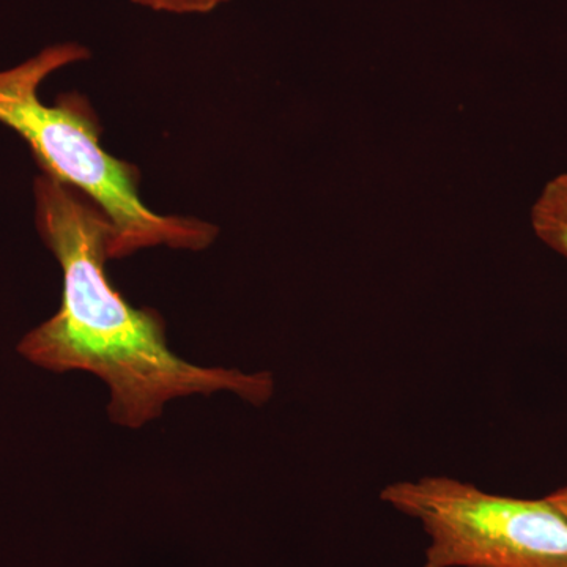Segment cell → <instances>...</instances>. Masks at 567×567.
<instances>
[{
  "label": "cell",
  "instance_id": "obj_5",
  "mask_svg": "<svg viewBox=\"0 0 567 567\" xmlns=\"http://www.w3.org/2000/svg\"><path fill=\"white\" fill-rule=\"evenodd\" d=\"M136 6L153 11L175 14H203L218 9L230 0H132Z\"/></svg>",
  "mask_w": 567,
  "mask_h": 567
},
{
  "label": "cell",
  "instance_id": "obj_1",
  "mask_svg": "<svg viewBox=\"0 0 567 567\" xmlns=\"http://www.w3.org/2000/svg\"><path fill=\"white\" fill-rule=\"evenodd\" d=\"M35 226L63 274L61 308L22 338L18 352L54 372L84 371L110 386L111 420L140 429L173 399L229 391L252 405L275 393L270 372L203 368L167 346L166 324L137 309L106 274L110 219L80 189L41 173L33 182Z\"/></svg>",
  "mask_w": 567,
  "mask_h": 567
},
{
  "label": "cell",
  "instance_id": "obj_3",
  "mask_svg": "<svg viewBox=\"0 0 567 567\" xmlns=\"http://www.w3.org/2000/svg\"><path fill=\"white\" fill-rule=\"evenodd\" d=\"M380 498L423 528V567H567V517L547 498L445 476L388 484Z\"/></svg>",
  "mask_w": 567,
  "mask_h": 567
},
{
  "label": "cell",
  "instance_id": "obj_2",
  "mask_svg": "<svg viewBox=\"0 0 567 567\" xmlns=\"http://www.w3.org/2000/svg\"><path fill=\"white\" fill-rule=\"evenodd\" d=\"M89 58V48L66 41L0 70V125L28 144L41 173L80 189L106 215L114 229L111 259L155 246L208 248L218 227L192 216L159 215L144 204L140 169L104 151L102 125L85 96L63 93L52 104L40 99L41 84L52 73Z\"/></svg>",
  "mask_w": 567,
  "mask_h": 567
},
{
  "label": "cell",
  "instance_id": "obj_4",
  "mask_svg": "<svg viewBox=\"0 0 567 567\" xmlns=\"http://www.w3.org/2000/svg\"><path fill=\"white\" fill-rule=\"evenodd\" d=\"M532 226L544 245L567 260V174L544 186L532 208Z\"/></svg>",
  "mask_w": 567,
  "mask_h": 567
},
{
  "label": "cell",
  "instance_id": "obj_6",
  "mask_svg": "<svg viewBox=\"0 0 567 567\" xmlns=\"http://www.w3.org/2000/svg\"><path fill=\"white\" fill-rule=\"evenodd\" d=\"M546 498L548 502L554 503L567 517V486L559 488V491L554 492V494L547 495Z\"/></svg>",
  "mask_w": 567,
  "mask_h": 567
}]
</instances>
